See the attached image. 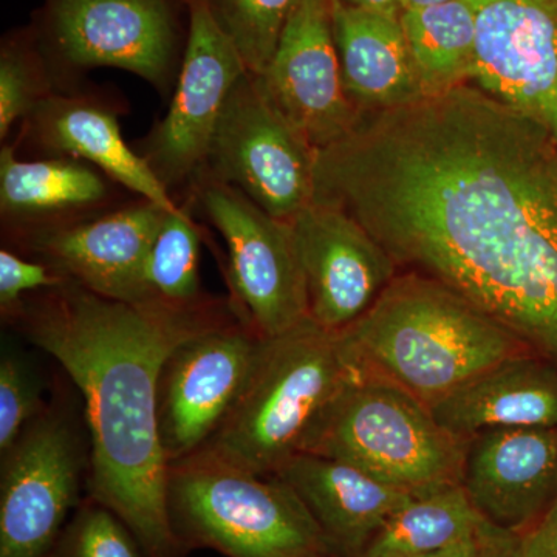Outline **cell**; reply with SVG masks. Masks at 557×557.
I'll list each match as a JSON object with an SVG mask.
<instances>
[{
	"mask_svg": "<svg viewBox=\"0 0 557 557\" xmlns=\"http://www.w3.org/2000/svg\"><path fill=\"white\" fill-rule=\"evenodd\" d=\"M472 557H520L519 536L487 523L480 531L478 549Z\"/></svg>",
	"mask_w": 557,
	"mask_h": 557,
	"instance_id": "1f68e13d",
	"label": "cell"
},
{
	"mask_svg": "<svg viewBox=\"0 0 557 557\" xmlns=\"http://www.w3.org/2000/svg\"><path fill=\"white\" fill-rule=\"evenodd\" d=\"M533 354L505 359L431 406L440 426L469 440L497 429L557 426V373Z\"/></svg>",
	"mask_w": 557,
	"mask_h": 557,
	"instance_id": "44dd1931",
	"label": "cell"
},
{
	"mask_svg": "<svg viewBox=\"0 0 557 557\" xmlns=\"http://www.w3.org/2000/svg\"><path fill=\"white\" fill-rule=\"evenodd\" d=\"M141 552L145 553V549L129 527L112 509L90 497L50 556L143 557Z\"/></svg>",
	"mask_w": 557,
	"mask_h": 557,
	"instance_id": "83f0119b",
	"label": "cell"
},
{
	"mask_svg": "<svg viewBox=\"0 0 557 557\" xmlns=\"http://www.w3.org/2000/svg\"><path fill=\"white\" fill-rule=\"evenodd\" d=\"M53 94L35 25L7 35L0 49V138Z\"/></svg>",
	"mask_w": 557,
	"mask_h": 557,
	"instance_id": "4316f807",
	"label": "cell"
},
{
	"mask_svg": "<svg viewBox=\"0 0 557 557\" xmlns=\"http://www.w3.org/2000/svg\"><path fill=\"white\" fill-rule=\"evenodd\" d=\"M288 225L306 282L309 317L319 327H350L399 273L386 249L344 209L311 201Z\"/></svg>",
	"mask_w": 557,
	"mask_h": 557,
	"instance_id": "5bb4252c",
	"label": "cell"
},
{
	"mask_svg": "<svg viewBox=\"0 0 557 557\" xmlns=\"http://www.w3.org/2000/svg\"><path fill=\"white\" fill-rule=\"evenodd\" d=\"M186 5L189 28L170 109L138 152L170 193L203 174L226 101L248 72L205 0Z\"/></svg>",
	"mask_w": 557,
	"mask_h": 557,
	"instance_id": "8fae6325",
	"label": "cell"
},
{
	"mask_svg": "<svg viewBox=\"0 0 557 557\" xmlns=\"http://www.w3.org/2000/svg\"><path fill=\"white\" fill-rule=\"evenodd\" d=\"M344 335L362 368L428 408L498 362L531 354L456 292L412 271H399Z\"/></svg>",
	"mask_w": 557,
	"mask_h": 557,
	"instance_id": "3957f363",
	"label": "cell"
},
{
	"mask_svg": "<svg viewBox=\"0 0 557 557\" xmlns=\"http://www.w3.org/2000/svg\"><path fill=\"white\" fill-rule=\"evenodd\" d=\"M193 185L194 197L228 248L237 317L263 338H276L310 319L288 222L225 183L200 175Z\"/></svg>",
	"mask_w": 557,
	"mask_h": 557,
	"instance_id": "9c48e42d",
	"label": "cell"
},
{
	"mask_svg": "<svg viewBox=\"0 0 557 557\" xmlns=\"http://www.w3.org/2000/svg\"><path fill=\"white\" fill-rule=\"evenodd\" d=\"M183 2H186V0H183Z\"/></svg>",
	"mask_w": 557,
	"mask_h": 557,
	"instance_id": "8d00e7d4",
	"label": "cell"
},
{
	"mask_svg": "<svg viewBox=\"0 0 557 557\" xmlns=\"http://www.w3.org/2000/svg\"><path fill=\"white\" fill-rule=\"evenodd\" d=\"M475 22L472 84L525 113L557 141V5L468 0Z\"/></svg>",
	"mask_w": 557,
	"mask_h": 557,
	"instance_id": "4fadbf2b",
	"label": "cell"
},
{
	"mask_svg": "<svg viewBox=\"0 0 557 557\" xmlns=\"http://www.w3.org/2000/svg\"><path fill=\"white\" fill-rule=\"evenodd\" d=\"M445 2H449V0H399L403 11L426 9V7Z\"/></svg>",
	"mask_w": 557,
	"mask_h": 557,
	"instance_id": "e575fe53",
	"label": "cell"
},
{
	"mask_svg": "<svg viewBox=\"0 0 557 557\" xmlns=\"http://www.w3.org/2000/svg\"><path fill=\"white\" fill-rule=\"evenodd\" d=\"M166 212L139 199L90 222L36 231L30 247L81 287L121 302H149L150 248Z\"/></svg>",
	"mask_w": 557,
	"mask_h": 557,
	"instance_id": "2e32d148",
	"label": "cell"
},
{
	"mask_svg": "<svg viewBox=\"0 0 557 557\" xmlns=\"http://www.w3.org/2000/svg\"><path fill=\"white\" fill-rule=\"evenodd\" d=\"M556 428L497 429L469 440L461 486L487 523L520 536L555 504Z\"/></svg>",
	"mask_w": 557,
	"mask_h": 557,
	"instance_id": "e0dca14e",
	"label": "cell"
},
{
	"mask_svg": "<svg viewBox=\"0 0 557 557\" xmlns=\"http://www.w3.org/2000/svg\"><path fill=\"white\" fill-rule=\"evenodd\" d=\"M236 313L215 300L174 307L121 302L65 278L28 296L14 314L24 335L72 379L90 434V497L127 527L149 557H175L161 445L159 388L172 351Z\"/></svg>",
	"mask_w": 557,
	"mask_h": 557,
	"instance_id": "7a4b0ae2",
	"label": "cell"
},
{
	"mask_svg": "<svg viewBox=\"0 0 557 557\" xmlns=\"http://www.w3.org/2000/svg\"><path fill=\"white\" fill-rule=\"evenodd\" d=\"M2 457L0 557H49L78 502L75 431L57 409L44 410Z\"/></svg>",
	"mask_w": 557,
	"mask_h": 557,
	"instance_id": "7c38bea8",
	"label": "cell"
},
{
	"mask_svg": "<svg viewBox=\"0 0 557 557\" xmlns=\"http://www.w3.org/2000/svg\"><path fill=\"white\" fill-rule=\"evenodd\" d=\"M299 0H205L248 72H265Z\"/></svg>",
	"mask_w": 557,
	"mask_h": 557,
	"instance_id": "484cf974",
	"label": "cell"
},
{
	"mask_svg": "<svg viewBox=\"0 0 557 557\" xmlns=\"http://www.w3.org/2000/svg\"><path fill=\"white\" fill-rule=\"evenodd\" d=\"M348 5L358 7L376 13L387 14V16H401L403 9L399 0H343Z\"/></svg>",
	"mask_w": 557,
	"mask_h": 557,
	"instance_id": "d6a6232c",
	"label": "cell"
},
{
	"mask_svg": "<svg viewBox=\"0 0 557 557\" xmlns=\"http://www.w3.org/2000/svg\"><path fill=\"white\" fill-rule=\"evenodd\" d=\"M332 28L344 87L359 115L426 97L399 17L332 0Z\"/></svg>",
	"mask_w": 557,
	"mask_h": 557,
	"instance_id": "ffe728a7",
	"label": "cell"
},
{
	"mask_svg": "<svg viewBox=\"0 0 557 557\" xmlns=\"http://www.w3.org/2000/svg\"><path fill=\"white\" fill-rule=\"evenodd\" d=\"M65 278L46 262H32L3 248L0 251V309L3 318L13 319L30 293L58 287Z\"/></svg>",
	"mask_w": 557,
	"mask_h": 557,
	"instance_id": "f546056e",
	"label": "cell"
},
{
	"mask_svg": "<svg viewBox=\"0 0 557 557\" xmlns=\"http://www.w3.org/2000/svg\"><path fill=\"white\" fill-rule=\"evenodd\" d=\"M24 121L27 137L46 152L87 161L141 199L168 211L178 208L148 161L127 145L115 110L104 102L51 94Z\"/></svg>",
	"mask_w": 557,
	"mask_h": 557,
	"instance_id": "d6986e66",
	"label": "cell"
},
{
	"mask_svg": "<svg viewBox=\"0 0 557 557\" xmlns=\"http://www.w3.org/2000/svg\"><path fill=\"white\" fill-rule=\"evenodd\" d=\"M364 370L344 332L311 319L267 338L239 403L201 450L252 474L277 475Z\"/></svg>",
	"mask_w": 557,
	"mask_h": 557,
	"instance_id": "277c9868",
	"label": "cell"
},
{
	"mask_svg": "<svg viewBox=\"0 0 557 557\" xmlns=\"http://www.w3.org/2000/svg\"><path fill=\"white\" fill-rule=\"evenodd\" d=\"M467 448L468 442L440 426L424 403L364 370L330 406L304 453L428 494L461 485Z\"/></svg>",
	"mask_w": 557,
	"mask_h": 557,
	"instance_id": "8992f818",
	"label": "cell"
},
{
	"mask_svg": "<svg viewBox=\"0 0 557 557\" xmlns=\"http://www.w3.org/2000/svg\"><path fill=\"white\" fill-rule=\"evenodd\" d=\"M98 172L69 159L22 160L11 146L0 152V208L3 219L22 223L67 218L108 200Z\"/></svg>",
	"mask_w": 557,
	"mask_h": 557,
	"instance_id": "7402d4cb",
	"label": "cell"
},
{
	"mask_svg": "<svg viewBox=\"0 0 557 557\" xmlns=\"http://www.w3.org/2000/svg\"><path fill=\"white\" fill-rule=\"evenodd\" d=\"M557 364V141L475 84L362 113L317 150L314 199Z\"/></svg>",
	"mask_w": 557,
	"mask_h": 557,
	"instance_id": "6da1fadb",
	"label": "cell"
},
{
	"mask_svg": "<svg viewBox=\"0 0 557 557\" xmlns=\"http://www.w3.org/2000/svg\"><path fill=\"white\" fill-rule=\"evenodd\" d=\"M265 341L234 313L172 351L159 388L160 437L170 465L214 437L255 375Z\"/></svg>",
	"mask_w": 557,
	"mask_h": 557,
	"instance_id": "30bf717a",
	"label": "cell"
},
{
	"mask_svg": "<svg viewBox=\"0 0 557 557\" xmlns=\"http://www.w3.org/2000/svg\"><path fill=\"white\" fill-rule=\"evenodd\" d=\"M479 534L474 537L465 539V541L458 542V544L450 545L448 548H443L440 552L421 557H472L475 549H478Z\"/></svg>",
	"mask_w": 557,
	"mask_h": 557,
	"instance_id": "836d02e7",
	"label": "cell"
},
{
	"mask_svg": "<svg viewBox=\"0 0 557 557\" xmlns=\"http://www.w3.org/2000/svg\"><path fill=\"white\" fill-rule=\"evenodd\" d=\"M183 0H46L40 47L70 69L126 70L166 91L177 83Z\"/></svg>",
	"mask_w": 557,
	"mask_h": 557,
	"instance_id": "ba28073f",
	"label": "cell"
},
{
	"mask_svg": "<svg viewBox=\"0 0 557 557\" xmlns=\"http://www.w3.org/2000/svg\"><path fill=\"white\" fill-rule=\"evenodd\" d=\"M520 557H557V500L519 536Z\"/></svg>",
	"mask_w": 557,
	"mask_h": 557,
	"instance_id": "4dcf8cb0",
	"label": "cell"
},
{
	"mask_svg": "<svg viewBox=\"0 0 557 557\" xmlns=\"http://www.w3.org/2000/svg\"><path fill=\"white\" fill-rule=\"evenodd\" d=\"M399 21L426 97L471 83L475 22L468 0L403 11Z\"/></svg>",
	"mask_w": 557,
	"mask_h": 557,
	"instance_id": "603a6c76",
	"label": "cell"
},
{
	"mask_svg": "<svg viewBox=\"0 0 557 557\" xmlns=\"http://www.w3.org/2000/svg\"><path fill=\"white\" fill-rule=\"evenodd\" d=\"M39 387L20 358L0 361V450L13 448L28 424L44 412Z\"/></svg>",
	"mask_w": 557,
	"mask_h": 557,
	"instance_id": "f1b7e54d",
	"label": "cell"
},
{
	"mask_svg": "<svg viewBox=\"0 0 557 557\" xmlns=\"http://www.w3.org/2000/svg\"><path fill=\"white\" fill-rule=\"evenodd\" d=\"M277 478L298 494L336 555L346 557L361 555L395 512L423 496L310 453L288 460Z\"/></svg>",
	"mask_w": 557,
	"mask_h": 557,
	"instance_id": "ac0fdd59",
	"label": "cell"
},
{
	"mask_svg": "<svg viewBox=\"0 0 557 557\" xmlns=\"http://www.w3.org/2000/svg\"><path fill=\"white\" fill-rule=\"evenodd\" d=\"M487 525L461 485L413 498L358 557H421L478 536Z\"/></svg>",
	"mask_w": 557,
	"mask_h": 557,
	"instance_id": "cb8c5ba5",
	"label": "cell"
},
{
	"mask_svg": "<svg viewBox=\"0 0 557 557\" xmlns=\"http://www.w3.org/2000/svg\"><path fill=\"white\" fill-rule=\"evenodd\" d=\"M200 233L188 208L166 212L148 260L150 299L174 307L205 302L201 296Z\"/></svg>",
	"mask_w": 557,
	"mask_h": 557,
	"instance_id": "d4e9b609",
	"label": "cell"
},
{
	"mask_svg": "<svg viewBox=\"0 0 557 557\" xmlns=\"http://www.w3.org/2000/svg\"><path fill=\"white\" fill-rule=\"evenodd\" d=\"M553 2H555V3H556V5H557V0H553Z\"/></svg>",
	"mask_w": 557,
	"mask_h": 557,
	"instance_id": "d590c367",
	"label": "cell"
},
{
	"mask_svg": "<svg viewBox=\"0 0 557 557\" xmlns=\"http://www.w3.org/2000/svg\"><path fill=\"white\" fill-rule=\"evenodd\" d=\"M317 149L278 109L256 73L231 91L212 138L205 177L239 189L288 222L314 199Z\"/></svg>",
	"mask_w": 557,
	"mask_h": 557,
	"instance_id": "52a82bcc",
	"label": "cell"
},
{
	"mask_svg": "<svg viewBox=\"0 0 557 557\" xmlns=\"http://www.w3.org/2000/svg\"><path fill=\"white\" fill-rule=\"evenodd\" d=\"M168 502L175 533L228 557H332L329 539L293 487L194 454L172 463Z\"/></svg>",
	"mask_w": 557,
	"mask_h": 557,
	"instance_id": "5b68a950",
	"label": "cell"
},
{
	"mask_svg": "<svg viewBox=\"0 0 557 557\" xmlns=\"http://www.w3.org/2000/svg\"><path fill=\"white\" fill-rule=\"evenodd\" d=\"M263 86L314 149L327 148L357 126L332 28V0H299L282 33Z\"/></svg>",
	"mask_w": 557,
	"mask_h": 557,
	"instance_id": "9a60e30c",
	"label": "cell"
}]
</instances>
